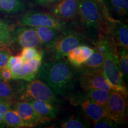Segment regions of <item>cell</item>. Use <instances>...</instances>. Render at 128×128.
Masks as SVG:
<instances>
[{"instance_id": "cell-22", "label": "cell", "mask_w": 128, "mask_h": 128, "mask_svg": "<svg viewBox=\"0 0 128 128\" xmlns=\"http://www.w3.org/2000/svg\"><path fill=\"white\" fill-rule=\"evenodd\" d=\"M62 128H87L90 127V123L86 117L72 115L62 120L60 124Z\"/></svg>"}, {"instance_id": "cell-3", "label": "cell", "mask_w": 128, "mask_h": 128, "mask_svg": "<svg viewBox=\"0 0 128 128\" xmlns=\"http://www.w3.org/2000/svg\"><path fill=\"white\" fill-rule=\"evenodd\" d=\"M16 91V97L20 100L37 99L48 102L54 105L59 104L60 100L57 95L42 80L33 79L22 84Z\"/></svg>"}, {"instance_id": "cell-36", "label": "cell", "mask_w": 128, "mask_h": 128, "mask_svg": "<svg viewBox=\"0 0 128 128\" xmlns=\"http://www.w3.org/2000/svg\"><path fill=\"white\" fill-rule=\"evenodd\" d=\"M98 1H100V2H102V0H98Z\"/></svg>"}, {"instance_id": "cell-7", "label": "cell", "mask_w": 128, "mask_h": 128, "mask_svg": "<svg viewBox=\"0 0 128 128\" xmlns=\"http://www.w3.org/2000/svg\"><path fill=\"white\" fill-rule=\"evenodd\" d=\"M128 96L123 92L112 90L106 107V116L120 124H122L127 115Z\"/></svg>"}, {"instance_id": "cell-31", "label": "cell", "mask_w": 128, "mask_h": 128, "mask_svg": "<svg viewBox=\"0 0 128 128\" xmlns=\"http://www.w3.org/2000/svg\"><path fill=\"white\" fill-rule=\"evenodd\" d=\"M12 33L0 30V48L7 47L12 44Z\"/></svg>"}, {"instance_id": "cell-29", "label": "cell", "mask_w": 128, "mask_h": 128, "mask_svg": "<svg viewBox=\"0 0 128 128\" xmlns=\"http://www.w3.org/2000/svg\"><path fill=\"white\" fill-rule=\"evenodd\" d=\"M12 102L0 99V128L6 127L4 124V116L7 110L12 108Z\"/></svg>"}, {"instance_id": "cell-25", "label": "cell", "mask_w": 128, "mask_h": 128, "mask_svg": "<svg viewBox=\"0 0 128 128\" xmlns=\"http://www.w3.org/2000/svg\"><path fill=\"white\" fill-rule=\"evenodd\" d=\"M16 97V91L10 83V81L0 78V99L12 102Z\"/></svg>"}, {"instance_id": "cell-2", "label": "cell", "mask_w": 128, "mask_h": 128, "mask_svg": "<svg viewBox=\"0 0 128 128\" xmlns=\"http://www.w3.org/2000/svg\"><path fill=\"white\" fill-rule=\"evenodd\" d=\"M110 17L102 2L98 0H80L78 18L86 36L92 42L107 37Z\"/></svg>"}, {"instance_id": "cell-6", "label": "cell", "mask_w": 128, "mask_h": 128, "mask_svg": "<svg viewBox=\"0 0 128 128\" xmlns=\"http://www.w3.org/2000/svg\"><path fill=\"white\" fill-rule=\"evenodd\" d=\"M86 38L83 33L71 29L62 33L55 45L49 49L54 60L64 59L70 50L86 42Z\"/></svg>"}, {"instance_id": "cell-35", "label": "cell", "mask_w": 128, "mask_h": 128, "mask_svg": "<svg viewBox=\"0 0 128 128\" xmlns=\"http://www.w3.org/2000/svg\"><path fill=\"white\" fill-rule=\"evenodd\" d=\"M0 30L7 32V33H12V30L10 26L7 23H6L4 21H3L1 18H0Z\"/></svg>"}, {"instance_id": "cell-20", "label": "cell", "mask_w": 128, "mask_h": 128, "mask_svg": "<svg viewBox=\"0 0 128 128\" xmlns=\"http://www.w3.org/2000/svg\"><path fill=\"white\" fill-rule=\"evenodd\" d=\"M84 95L94 103L106 108L109 97V91L102 89H85Z\"/></svg>"}, {"instance_id": "cell-4", "label": "cell", "mask_w": 128, "mask_h": 128, "mask_svg": "<svg viewBox=\"0 0 128 128\" xmlns=\"http://www.w3.org/2000/svg\"><path fill=\"white\" fill-rule=\"evenodd\" d=\"M19 26L31 27L44 26L54 28L64 32L70 30V26L66 21L57 18L50 12L37 10H30L22 15L18 22Z\"/></svg>"}, {"instance_id": "cell-13", "label": "cell", "mask_w": 128, "mask_h": 128, "mask_svg": "<svg viewBox=\"0 0 128 128\" xmlns=\"http://www.w3.org/2000/svg\"><path fill=\"white\" fill-rule=\"evenodd\" d=\"M78 80L83 90L102 89L109 92L112 90L104 76L102 70L81 74Z\"/></svg>"}, {"instance_id": "cell-11", "label": "cell", "mask_w": 128, "mask_h": 128, "mask_svg": "<svg viewBox=\"0 0 128 128\" xmlns=\"http://www.w3.org/2000/svg\"><path fill=\"white\" fill-rule=\"evenodd\" d=\"M80 0H60L48 8L49 12L64 21L78 18Z\"/></svg>"}, {"instance_id": "cell-8", "label": "cell", "mask_w": 128, "mask_h": 128, "mask_svg": "<svg viewBox=\"0 0 128 128\" xmlns=\"http://www.w3.org/2000/svg\"><path fill=\"white\" fill-rule=\"evenodd\" d=\"M70 102L74 105L79 106L84 117L92 121V124L107 117L105 108L90 100L84 94L71 96Z\"/></svg>"}, {"instance_id": "cell-21", "label": "cell", "mask_w": 128, "mask_h": 128, "mask_svg": "<svg viewBox=\"0 0 128 128\" xmlns=\"http://www.w3.org/2000/svg\"><path fill=\"white\" fill-rule=\"evenodd\" d=\"M26 6L22 0H0V12L5 14H16L23 12Z\"/></svg>"}, {"instance_id": "cell-17", "label": "cell", "mask_w": 128, "mask_h": 128, "mask_svg": "<svg viewBox=\"0 0 128 128\" xmlns=\"http://www.w3.org/2000/svg\"><path fill=\"white\" fill-rule=\"evenodd\" d=\"M94 50L93 48L82 44L70 50L66 57L69 64L78 68L92 55Z\"/></svg>"}, {"instance_id": "cell-34", "label": "cell", "mask_w": 128, "mask_h": 128, "mask_svg": "<svg viewBox=\"0 0 128 128\" xmlns=\"http://www.w3.org/2000/svg\"><path fill=\"white\" fill-rule=\"evenodd\" d=\"M34 4L42 7H48L54 3L58 2L60 0H32Z\"/></svg>"}, {"instance_id": "cell-33", "label": "cell", "mask_w": 128, "mask_h": 128, "mask_svg": "<svg viewBox=\"0 0 128 128\" xmlns=\"http://www.w3.org/2000/svg\"><path fill=\"white\" fill-rule=\"evenodd\" d=\"M24 62L23 60L21 55H16V56H12L11 55L8 61L7 64V66L6 67L10 69L12 66H14L16 64L20 63V62Z\"/></svg>"}, {"instance_id": "cell-14", "label": "cell", "mask_w": 128, "mask_h": 128, "mask_svg": "<svg viewBox=\"0 0 128 128\" xmlns=\"http://www.w3.org/2000/svg\"><path fill=\"white\" fill-rule=\"evenodd\" d=\"M42 58L43 55H41L24 62L21 70L12 80L30 81L34 79L42 65Z\"/></svg>"}, {"instance_id": "cell-12", "label": "cell", "mask_w": 128, "mask_h": 128, "mask_svg": "<svg viewBox=\"0 0 128 128\" xmlns=\"http://www.w3.org/2000/svg\"><path fill=\"white\" fill-rule=\"evenodd\" d=\"M12 106L17 112L27 128H34L38 124L46 123L28 101L20 100Z\"/></svg>"}, {"instance_id": "cell-23", "label": "cell", "mask_w": 128, "mask_h": 128, "mask_svg": "<svg viewBox=\"0 0 128 128\" xmlns=\"http://www.w3.org/2000/svg\"><path fill=\"white\" fill-rule=\"evenodd\" d=\"M4 124L6 127L12 128H27L17 112L12 108H9L5 113Z\"/></svg>"}, {"instance_id": "cell-1", "label": "cell", "mask_w": 128, "mask_h": 128, "mask_svg": "<svg viewBox=\"0 0 128 128\" xmlns=\"http://www.w3.org/2000/svg\"><path fill=\"white\" fill-rule=\"evenodd\" d=\"M39 77L57 96H67L73 89L76 72L72 66L63 59L53 60L41 65Z\"/></svg>"}, {"instance_id": "cell-32", "label": "cell", "mask_w": 128, "mask_h": 128, "mask_svg": "<svg viewBox=\"0 0 128 128\" xmlns=\"http://www.w3.org/2000/svg\"><path fill=\"white\" fill-rule=\"evenodd\" d=\"M0 78L7 81L12 80V74L11 70L7 67L1 69L0 70Z\"/></svg>"}, {"instance_id": "cell-27", "label": "cell", "mask_w": 128, "mask_h": 128, "mask_svg": "<svg viewBox=\"0 0 128 128\" xmlns=\"http://www.w3.org/2000/svg\"><path fill=\"white\" fill-rule=\"evenodd\" d=\"M24 62L34 58L43 55V53L34 48H23L20 54Z\"/></svg>"}, {"instance_id": "cell-15", "label": "cell", "mask_w": 128, "mask_h": 128, "mask_svg": "<svg viewBox=\"0 0 128 128\" xmlns=\"http://www.w3.org/2000/svg\"><path fill=\"white\" fill-rule=\"evenodd\" d=\"M26 101L29 102L46 123L55 119L60 113L59 108L53 104L37 99H29Z\"/></svg>"}, {"instance_id": "cell-26", "label": "cell", "mask_w": 128, "mask_h": 128, "mask_svg": "<svg viewBox=\"0 0 128 128\" xmlns=\"http://www.w3.org/2000/svg\"><path fill=\"white\" fill-rule=\"evenodd\" d=\"M128 50L118 49V58L120 70L122 74L124 80L128 79Z\"/></svg>"}, {"instance_id": "cell-24", "label": "cell", "mask_w": 128, "mask_h": 128, "mask_svg": "<svg viewBox=\"0 0 128 128\" xmlns=\"http://www.w3.org/2000/svg\"><path fill=\"white\" fill-rule=\"evenodd\" d=\"M94 44V50L106 57L112 52H118V50L108 37H102L97 39L92 42Z\"/></svg>"}, {"instance_id": "cell-30", "label": "cell", "mask_w": 128, "mask_h": 128, "mask_svg": "<svg viewBox=\"0 0 128 128\" xmlns=\"http://www.w3.org/2000/svg\"><path fill=\"white\" fill-rule=\"evenodd\" d=\"M11 55V52L6 47L0 48V70L7 66Z\"/></svg>"}, {"instance_id": "cell-19", "label": "cell", "mask_w": 128, "mask_h": 128, "mask_svg": "<svg viewBox=\"0 0 128 128\" xmlns=\"http://www.w3.org/2000/svg\"><path fill=\"white\" fill-rule=\"evenodd\" d=\"M105 57L97 51L94 50L87 60L78 69L81 74L93 72L97 70H102V67L104 61Z\"/></svg>"}, {"instance_id": "cell-18", "label": "cell", "mask_w": 128, "mask_h": 128, "mask_svg": "<svg viewBox=\"0 0 128 128\" xmlns=\"http://www.w3.org/2000/svg\"><path fill=\"white\" fill-rule=\"evenodd\" d=\"M39 36L42 47L46 49H50L56 44L62 33L54 28L47 27H35Z\"/></svg>"}, {"instance_id": "cell-10", "label": "cell", "mask_w": 128, "mask_h": 128, "mask_svg": "<svg viewBox=\"0 0 128 128\" xmlns=\"http://www.w3.org/2000/svg\"><path fill=\"white\" fill-rule=\"evenodd\" d=\"M107 37L117 50H128V28L124 22L110 17Z\"/></svg>"}, {"instance_id": "cell-16", "label": "cell", "mask_w": 128, "mask_h": 128, "mask_svg": "<svg viewBox=\"0 0 128 128\" xmlns=\"http://www.w3.org/2000/svg\"><path fill=\"white\" fill-rule=\"evenodd\" d=\"M102 4L112 18L122 20L127 17L128 0H102Z\"/></svg>"}, {"instance_id": "cell-9", "label": "cell", "mask_w": 128, "mask_h": 128, "mask_svg": "<svg viewBox=\"0 0 128 128\" xmlns=\"http://www.w3.org/2000/svg\"><path fill=\"white\" fill-rule=\"evenodd\" d=\"M12 40L21 48H34L42 51L39 36L34 27L19 26L12 31Z\"/></svg>"}, {"instance_id": "cell-5", "label": "cell", "mask_w": 128, "mask_h": 128, "mask_svg": "<svg viewBox=\"0 0 128 128\" xmlns=\"http://www.w3.org/2000/svg\"><path fill=\"white\" fill-rule=\"evenodd\" d=\"M102 71L112 90L128 96L127 88L119 68L118 52H112L105 57Z\"/></svg>"}, {"instance_id": "cell-28", "label": "cell", "mask_w": 128, "mask_h": 128, "mask_svg": "<svg viewBox=\"0 0 128 128\" xmlns=\"http://www.w3.org/2000/svg\"><path fill=\"white\" fill-rule=\"evenodd\" d=\"M118 124L108 117H104L92 124L94 128H114L118 127Z\"/></svg>"}]
</instances>
